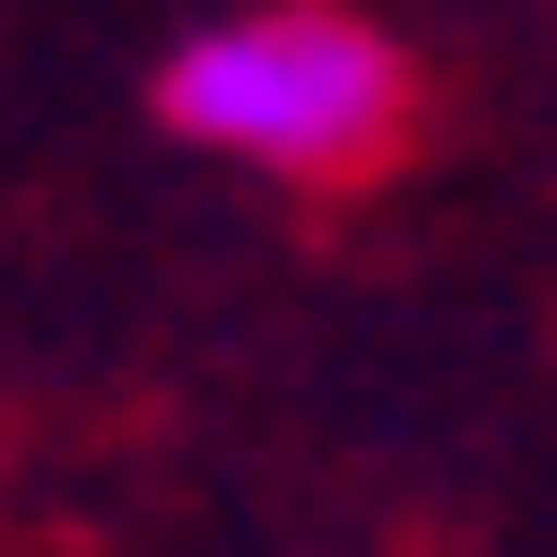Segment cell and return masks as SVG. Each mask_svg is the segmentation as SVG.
Segmentation results:
<instances>
[{"instance_id": "obj_1", "label": "cell", "mask_w": 557, "mask_h": 557, "mask_svg": "<svg viewBox=\"0 0 557 557\" xmlns=\"http://www.w3.org/2000/svg\"><path fill=\"white\" fill-rule=\"evenodd\" d=\"M156 109H171V139H201L233 171H357L403 124V62L341 0H248L156 62Z\"/></svg>"}]
</instances>
